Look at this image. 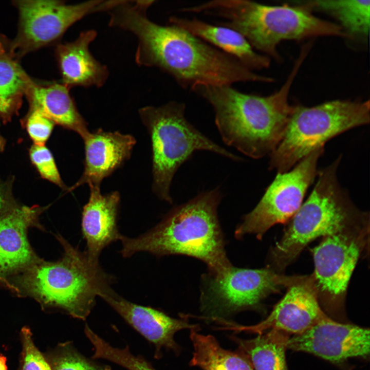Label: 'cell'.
Returning a JSON list of instances; mask_svg holds the SVG:
<instances>
[{"label": "cell", "mask_w": 370, "mask_h": 370, "mask_svg": "<svg viewBox=\"0 0 370 370\" xmlns=\"http://www.w3.org/2000/svg\"><path fill=\"white\" fill-rule=\"evenodd\" d=\"M303 62L299 58L285 84L267 96L245 94L232 85L200 86L193 91L212 107L223 141L245 155H270L282 139L293 106L288 95Z\"/></svg>", "instance_id": "2"}, {"label": "cell", "mask_w": 370, "mask_h": 370, "mask_svg": "<svg viewBox=\"0 0 370 370\" xmlns=\"http://www.w3.org/2000/svg\"><path fill=\"white\" fill-rule=\"evenodd\" d=\"M46 207L18 204L0 215V283L40 258L27 237L30 227L41 229L39 216Z\"/></svg>", "instance_id": "15"}, {"label": "cell", "mask_w": 370, "mask_h": 370, "mask_svg": "<svg viewBox=\"0 0 370 370\" xmlns=\"http://www.w3.org/2000/svg\"><path fill=\"white\" fill-rule=\"evenodd\" d=\"M311 11L328 13L339 21L348 35L367 36L370 25V1L325 0L304 2L301 4Z\"/></svg>", "instance_id": "24"}, {"label": "cell", "mask_w": 370, "mask_h": 370, "mask_svg": "<svg viewBox=\"0 0 370 370\" xmlns=\"http://www.w3.org/2000/svg\"><path fill=\"white\" fill-rule=\"evenodd\" d=\"M155 2L119 0L108 12L110 27L136 37L135 62L138 65L159 68L180 87L192 91L200 86L273 81L178 26L150 20L146 12Z\"/></svg>", "instance_id": "1"}, {"label": "cell", "mask_w": 370, "mask_h": 370, "mask_svg": "<svg viewBox=\"0 0 370 370\" xmlns=\"http://www.w3.org/2000/svg\"><path fill=\"white\" fill-rule=\"evenodd\" d=\"M31 162L43 179L67 190L63 182L51 151L44 145L32 144L29 150Z\"/></svg>", "instance_id": "27"}, {"label": "cell", "mask_w": 370, "mask_h": 370, "mask_svg": "<svg viewBox=\"0 0 370 370\" xmlns=\"http://www.w3.org/2000/svg\"><path fill=\"white\" fill-rule=\"evenodd\" d=\"M20 98H7L0 96V120L7 123L16 113L20 106Z\"/></svg>", "instance_id": "31"}, {"label": "cell", "mask_w": 370, "mask_h": 370, "mask_svg": "<svg viewBox=\"0 0 370 370\" xmlns=\"http://www.w3.org/2000/svg\"><path fill=\"white\" fill-rule=\"evenodd\" d=\"M324 147L311 152L290 170L278 173L256 207L243 218L235 234L240 238L254 234L261 239L272 226L287 223L303 203L306 192L317 176Z\"/></svg>", "instance_id": "10"}, {"label": "cell", "mask_w": 370, "mask_h": 370, "mask_svg": "<svg viewBox=\"0 0 370 370\" xmlns=\"http://www.w3.org/2000/svg\"><path fill=\"white\" fill-rule=\"evenodd\" d=\"M83 141L84 171L78 181L68 189L69 191L85 183L100 187L105 178L129 159L136 142L131 135L100 128L90 132Z\"/></svg>", "instance_id": "17"}, {"label": "cell", "mask_w": 370, "mask_h": 370, "mask_svg": "<svg viewBox=\"0 0 370 370\" xmlns=\"http://www.w3.org/2000/svg\"><path fill=\"white\" fill-rule=\"evenodd\" d=\"M69 89L63 83L43 86L31 82L25 92L29 110H36L55 124L77 133L84 140L90 132L69 94Z\"/></svg>", "instance_id": "21"}, {"label": "cell", "mask_w": 370, "mask_h": 370, "mask_svg": "<svg viewBox=\"0 0 370 370\" xmlns=\"http://www.w3.org/2000/svg\"><path fill=\"white\" fill-rule=\"evenodd\" d=\"M11 54L0 56V96L20 98L31 82Z\"/></svg>", "instance_id": "25"}, {"label": "cell", "mask_w": 370, "mask_h": 370, "mask_svg": "<svg viewBox=\"0 0 370 370\" xmlns=\"http://www.w3.org/2000/svg\"><path fill=\"white\" fill-rule=\"evenodd\" d=\"M6 358L0 355V370H7Z\"/></svg>", "instance_id": "34"}, {"label": "cell", "mask_w": 370, "mask_h": 370, "mask_svg": "<svg viewBox=\"0 0 370 370\" xmlns=\"http://www.w3.org/2000/svg\"><path fill=\"white\" fill-rule=\"evenodd\" d=\"M6 144V140L3 136L0 135V152L4 151Z\"/></svg>", "instance_id": "35"}, {"label": "cell", "mask_w": 370, "mask_h": 370, "mask_svg": "<svg viewBox=\"0 0 370 370\" xmlns=\"http://www.w3.org/2000/svg\"><path fill=\"white\" fill-rule=\"evenodd\" d=\"M13 180L0 177V215L17 205L12 193Z\"/></svg>", "instance_id": "30"}, {"label": "cell", "mask_w": 370, "mask_h": 370, "mask_svg": "<svg viewBox=\"0 0 370 370\" xmlns=\"http://www.w3.org/2000/svg\"><path fill=\"white\" fill-rule=\"evenodd\" d=\"M33 144L44 145L50 137L55 124L36 110H29L22 120Z\"/></svg>", "instance_id": "28"}, {"label": "cell", "mask_w": 370, "mask_h": 370, "mask_svg": "<svg viewBox=\"0 0 370 370\" xmlns=\"http://www.w3.org/2000/svg\"><path fill=\"white\" fill-rule=\"evenodd\" d=\"M99 297L112 307L130 325L155 347V357L159 358L162 348L178 350L175 342L176 332L183 329L198 328L186 319H175L147 306L130 302L116 293L110 287Z\"/></svg>", "instance_id": "16"}, {"label": "cell", "mask_w": 370, "mask_h": 370, "mask_svg": "<svg viewBox=\"0 0 370 370\" xmlns=\"http://www.w3.org/2000/svg\"><path fill=\"white\" fill-rule=\"evenodd\" d=\"M262 321L251 326L228 323L227 328L257 334L271 329L290 336L306 330L327 316L321 308L311 275H299Z\"/></svg>", "instance_id": "14"}, {"label": "cell", "mask_w": 370, "mask_h": 370, "mask_svg": "<svg viewBox=\"0 0 370 370\" xmlns=\"http://www.w3.org/2000/svg\"><path fill=\"white\" fill-rule=\"evenodd\" d=\"M184 103L170 101L139 110L150 135L152 150V190L162 200L172 203L171 186L179 168L197 151L216 153L233 161L242 158L203 135L186 119Z\"/></svg>", "instance_id": "7"}, {"label": "cell", "mask_w": 370, "mask_h": 370, "mask_svg": "<svg viewBox=\"0 0 370 370\" xmlns=\"http://www.w3.org/2000/svg\"><path fill=\"white\" fill-rule=\"evenodd\" d=\"M51 363L52 370H112L109 365L85 357L70 342L58 346L52 356Z\"/></svg>", "instance_id": "26"}, {"label": "cell", "mask_w": 370, "mask_h": 370, "mask_svg": "<svg viewBox=\"0 0 370 370\" xmlns=\"http://www.w3.org/2000/svg\"><path fill=\"white\" fill-rule=\"evenodd\" d=\"M62 257L55 262L40 259L22 272L1 284L20 296L31 297L46 306L57 308L85 320L94 308L96 298L110 286L112 277L99 264L90 262L60 235Z\"/></svg>", "instance_id": "4"}, {"label": "cell", "mask_w": 370, "mask_h": 370, "mask_svg": "<svg viewBox=\"0 0 370 370\" xmlns=\"http://www.w3.org/2000/svg\"><path fill=\"white\" fill-rule=\"evenodd\" d=\"M116 3V0H92L67 5L54 0L16 1L19 27L10 54L21 55L49 45L76 22L92 13L107 12Z\"/></svg>", "instance_id": "11"}, {"label": "cell", "mask_w": 370, "mask_h": 370, "mask_svg": "<svg viewBox=\"0 0 370 370\" xmlns=\"http://www.w3.org/2000/svg\"><path fill=\"white\" fill-rule=\"evenodd\" d=\"M10 45H8V44L4 37L0 35V56H2L6 53H8L7 52H10Z\"/></svg>", "instance_id": "33"}, {"label": "cell", "mask_w": 370, "mask_h": 370, "mask_svg": "<svg viewBox=\"0 0 370 370\" xmlns=\"http://www.w3.org/2000/svg\"><path fill=\"white\" fill-rule=\"evenodd\" d=\"M369 221L322 237L311 249L314 269L311 276L320 306L332 320L347 321L345 299L353 271L369 246Z\"/></svg>", "instance_id": "9"}, {"label": "cell", "mask_w": 370, "mask_h": 370, "mask_svg": "<svg viewBox=\"0 0 370 370\" xmlns=\"http://www.w3.org/2000/svg\"><path fill=\"white\" fill-rule=\"evenodd\" d=\"M287 349L308 353L332 363L369 356V330L326 316L304 332L290 337Z\"/></svg>", "instance_id": "13"}, {"label": "cell", "mask_w": 370, "mask_h": 370, "mask_svg": "<svg viewBox=\"0 0 370 370\" xmlns=\"http://www.w3.org/2000/svg\"><path fill=\"white\" fill-rule=\"evenodd\" d=\"M221 198L218 188L202 192L174 207L144 234L136 238L121 234L120 253L124 257L141 251L157 256L188 255L205 263L211 277H224L233 266L227 257L218 219Z\"/></svg>", "instance_id": "3"}, {"label": "cell", "mask_w": 370, "mask_h": 370, "mask_svg": "<svg viewBox=\"0 0 370 370\" xmlns=\"http://www.w3.org/2000/svg\"><path fill=\"white\" fill-rule=\"evenodd\" d=\"M299 275L232 267L224 277L210 276L202 296L204 309L212 314L230 313L258 307L269 295L292 284Z\"/></svg>", "instance_id": "12"}, {"label": "cell", "mask_w": 370, "mask_h": 370, "mask_svg": "<svg viewBox=\"0 0 370 370\" xmlns=\"http://www.w3.org/2000/svg\"><path fill=\"white\" fill-rule=\"evenodd\" d=\"M23 345L22 370H52L51 365L35 347L29 328L22 329Z\"/></svg>", "instance_id": "29"}, {"label": "cell", "mask_w": 370, "mask_h": 370, "mask_svg": "<svg viewBox=\"0 0 370 370\" xmlns=\"http://www.w3.org/2000/svg\"><path fill=\"white\" fill-rule=\"evenodd\" d=\"M97 35L95 30H85L75 41L57 46L56 57L63 84L69 88L100 87L106 82L109 75L107 67L98 61L89 49Z\"/></svg>", "instance_id": "19"}, {"label": "cell", "mask_w": 370, "mask_h": 370, "mask_svg": "<svg viewBox=\"0 0 370 370\" xmlns=\"http://www.w3.org/2000/svg\"><path fill=\"white\" fill-rule=\"evenodd\" d=\"M194 13L224 20L219 25L242 34L255 50L280 60L283 40L319 36L348 37L340 25L320 19L303 6L266 5L248 0H212L192 8Z\"/></svg>", "instance_id": "5"}, {"label": "cell", "mask_w": 370, "mask_h": 370, "mask_svg": "<svg viewBox=\"0 0 370 370\" xmlns=\"http://www.w3.org/2000/svg\"><path fill=\"white\" fill-rule=\"evenodd\" d=\"M127 370H156L150 362L140 355L132 356L126 363Z\"/></svg>", "instance_id": "32"}, {"label": "cell", "mask_w": 370, "mask_h": 370, "mask_svg": "<svg viewBox=\"0 0 370 370\" xmlns=\"http://www.w3.org/2000/svg\"><path fill=\"white\" fill-rule=\"evenodd\" d=\"M290 337L283 331L271 329L253 339L237 340V342L255 370H289L286 351Z\"/></svg>", "instance_id": "23"}, {"label": "cell", "mask_w": 370, "mask_h": 370, "mask_svg": "<svg viewBox=\"0 0 370 370\" xmlns=\"http://www.w3.org/2000/svg\"><path fill=\"white\" fill-rule=\"evenodd\" d=\"M169 23L233 57L251 70L267 68L270 65L268 56L256 52L244 36L230 28L195 18L174 16L169 18Z\"/></svg>", "instance_id": "20"}, {"label": "cell", "mask_w": 370, "mask_h": 370, "mask_svg": "<svg viewBox=\"0 0 370 370\" xmlns=\"http://www.w3.org/2000/svg\"><path fill=\"white\" fill-rule=\"evenodd\" d=\"M339 156L319 170L308 198L287 223L281 238L271 248L266 267L284 274L303 249L319 237L369 221V213L359 210L337 178Z\"/></svg>", "instance_id": "6"}, {"label": "cell", "mask_w": 370, "mask_h": 370, "mask_svg": "<svg viewBox=\"0 0 370 370\" xmlns=\"http://www.w3.org/2000/svg\"><path fill=\"white\" fill-rule=\"evenodd\" d=\"M89 187V197L82 213V231L86 243L84 253L90 262L99 265L102 250L121 235L117 225L120 195L117 191L102 194L100 186Z\"/></svg>", "instance_id": "18"}, {"label": "cell", "mask_w": 370, "mask_h": 370, "mask_svg": "<svg viewBox=\"0 0 370 370\" xmlns=\"http://www.w3.org/2000/svg\"><path fill=\"white\" fill-rule=\"evenodd\" d=\"M193 346L191 366L202 370H253L248 356L242 350L235 351L223 348L210 335L198 332V328L190 329Z\"/></svg>", "instance_id": "22"}, {"label": "cell", "mask_w": 370, "mask_h": 370, "mask_svg": "<svg viewBox=\"0 0 370 370\" xmlns=\"http://www.w3.org/2000/svg\"><path fill=\"white\" fill-rule=\"evenodd\" d=\"M369 101L335 100L315 106L295 105L284 135L270 155L269 169L290 170L313 151L351 128L367 124Z\"/></svg>", "instance_id": "8"}]
</instances>
